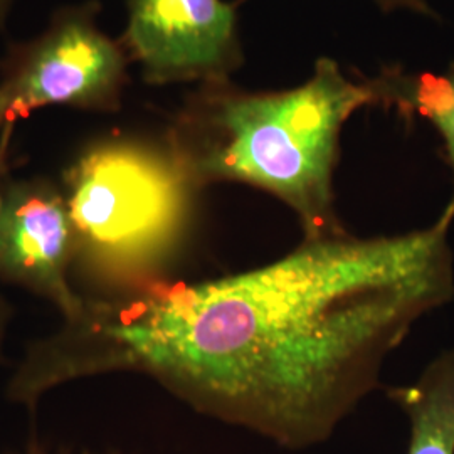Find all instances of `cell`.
Returning <instances> with one entry per match:
<instances>
[{"instance_id": "cell-10", "label": "cell", "mask_w": 454, "mask_h": 454, "mask_svg": "<svg viewBox=\"0 0 454 454\" xmlns=\"http://www.w3.org/2000/svg\"><path fill=\"white\" fill-rule=\"evenodd\" d=\"M382 11H395V9H409L412 12L424 14V16H434L431 7L426 4V0H375Z\"/></svg>"}, {"instance_id": "cell-9", "label": "cell", "mask_w": 454, "mask_h": 454, "mask_svg": "<svg viewBox=\"0 0 454 454\" xmlns=\"http://www.w3.org/2000/svg\"><path fill=\"white\" fill-rule=\"evenodd\" d=\"M16 121H9L0 131V200L4 194V187L9 180V165L12 155V142H14Z\"/></svg>"}, {"instance_id": "cell-1", "label": "cell", "mask_w": 454, "mask_h": 454, "mask_svg": "<svg viewBox=\"0 0 454 454\" xmlns=\"http://www.w3.org/2000/svg\"><path fill=\"white\" fill-rule=\"evenodd\" d=\"M453 223L454 197L411 232L341 229L243 273L82 294L27 345L5 395L34 412L74 380L144 373L202 414L311 444L379 384L412 325L453 298Z\"/></svg>"}, {"instance_id": "cell-8", "label": "cell", "mask_w": 454, "mask_h": 454, "mask_svg": "<svg viewBox=\"0 0 454 454\" xmlns=\"http://www.w3.org/2000/svg\"><path fill=\"white\" fill-rule=\"evenodd\" d=\"M375 82L382 105L419 114L436 127L454 177V65L444 74H404L397 67L386 69Z\"/></svg>"}, {"instance_id": "cell-13", "label": "cell", "mask_w": 454, "mask_h": 454, "mask_svg": "<svg viewBox=\"0 0 454 454\" xmlns=\"http://www.w3.org/2000/svg\"><path fill=\"white\" fill-rule=\"evenodd\" d=\"M9 123V114H7V105H5V99L0 93V131Z\"/></svg>"}, {"instance_id": "cell-14", "label": "cell", "mask_w": 454, "mask_h": 454, "mask_svg": "<svg viewBox=\"0 0 454 454\" xmlns=\"http://www.w3.org/2000/svg\"><path fill=\"white\" fill-rule=\"evenodd\" d=\"M12 2H14V0H0V26L4 24L5 17L9 14V11H11V7H12Z\"/></svg>"}, {"instance_id": "cell-7", "label": "cell", "mask_w": 454, "mask_h": 454, "mask_svg": "<svg viewBox=\"0 0 454 454\" xmlns=\"http://www.w3.org/2000/svg\"><path fill=\"white\" fill-rule=\"evenodd\" d=\"M390 397L411 421L407 454H454V352L439 356Z\"/></svg>"}, {"instance_id": "cell-5", "label": "cell", "mask_w": 454, "mask_h": 454, "mask_svg": "<svg viewBox=\"0 0 454 454\" xmlns=\"http://www.w3.org/2000/svg\"><path fill=\"white\" fill-rule=\"evenodd\" d=\"M238 4L129 0L121 44L150 84L227 82L243 65Z\"/></svg>"}, {"instance_id": "cell-3", "label": "cell", "mask_w": 454, "mask_h": 454, "mask_svg": "<svg viewBox=\"0 0 454 454\" xmlns=\"http://www.w3.org/2000/svg\"><path fill=\"white\" fill-rule=\"evenodd\" d=\"M59 185L74 232L73 279L86 296L167 279L194 226L199 189L165 138L118 133L93 140Z\"/></svg>"}, {"instance_id": "cell-12", "label": "cell", "mask_w": 454, "mask_h": 454, "mask_svg": "<svg viewBox=\"0 0 454 454\" xmlns=\"http://www.w3.org/2000/svg\"><path fill=\"white\" fill-rule=\"evenodd\" d=\"M9 454H91V453H67V451H52V450H49V448H44V446H31V448H27V450H20V451H16V453H9Z\"/></svg>"}, {"instance_id": "cell-11", "label": "cell", "mask_w": 454, "mask_h": 454, "mask_svg": "<svg viewBox=\"0 0 454 454\" xmlns=\"http://www.w3.org/2000/svg\"><path fill=\"white\" fill-rule=\"evenodd\" d=\"M12 315H14L12 305L4 296H0V357H2V348H4V341L12 320Z\"/></svg>"}, {"instance_id": "cell-4", "label": "cell", "mask_w": 454, "mask_h": 454, "mask_svg": "<svg viewBox=\"0 0 454 454\" xmlns=\"http://www.w3.org/2000/svg\"><path fill=\"white\" fill-rule=\"evenodd\" d=\"M97 16L95 2L66 7L33 41L11 49L0 82L9 121L48 106L120 108L131 59L121 41L98 27Z\"/></svg>"}, {"instance_id": "cell-6", "label": "cell", "mask_w": 454, "mask_h": 454, "mask_svg": "<svg viewBox=\"0 0 454 454\" xmlns=\"http://www.w3.org/2000/svg\"><path fill=\"white\" fill-rule=\"evenodd\" d=\"M74 232L59 184L7 180L0 200V279L54 305L63 318L82 309L73 279Z\"/></svg>"}, {"instance_id": "cell-2", "label": "cell", "mask_w": 454, "mask_h": 454, "mask_svg": "<svg viewBox=\"0 0 454 454\" xmlns=\"http://www.w3.org/2000/svg\"><path fill=\"white\" fill-rule=\"evenodd\" d=\"M380 103L375 80L350 82L328 58L313 76L278 93H246L227 82H202L174 118L165 140L200 191L239 182L285 202L305 238L341 231L333 172L345 121Z\"/></svg>"}]
</instances>
